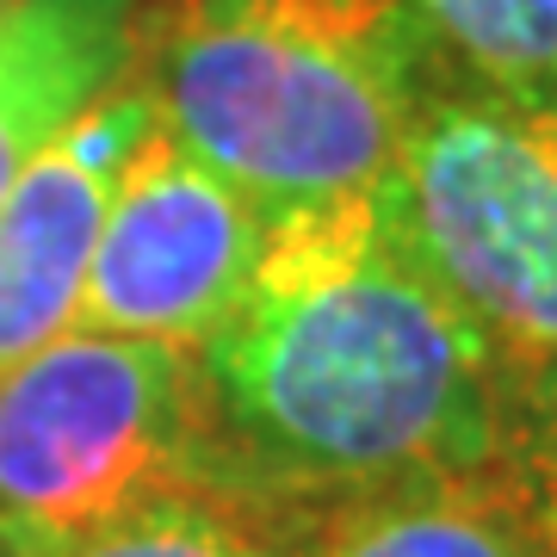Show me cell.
Wrapping results in <instances>:
<instances>
[{"label": "cell", "instance_id": "cell-1", "mask_svg": "<svg viewBox=\"0 0 557 557\" xmlns=\"http://www.w3.org/2000/svg\"><path fill=\"white\" fill-rule=\"evenodd\" d=\"M205 490L322 533L359 502L483 465L496 347L347 193L267 223L236 310L193 354Z\"/></svg>", "mask_w": 557, "mask_h": 557}, {"label": "cell", "instance_id": "cell-2", "mask_svg": "<svg viewBox=\"0 0 557 557\" xmlns=\"http://www.w3.org/2000/svg\"><path fill=\"white\" fill-rule=\"evenodd\" d=\"M458 75L416 0H156L137 57L161 131L267 218L372 193Z\"/></svg>", "mask_w": 557, "mask_h": 557}, {"label": "cell", "instance_id": "cell-3", "mask_svg": "<svg viewBox=\"0 0 557 557\" xmlns=\"http://www.w3.org/2000/svg\"><path fill=\"white\" fill-rule=\"evenodd\" d=\"M180 490H205L193 354L69 329L0 372V557H57Z\"/></svg>", "mask_w": 557, "mask_h": 557}, {"label": "cell", "instance_id": "cell-4", "mask_svg": "<svg viewBox=\"0 0 557 557\" xmlns=\"http://www.w3.org/2000/svg\"><path fill=\"white\" fill-rule=\"evenodd\" d=\"M372 193L391 242L496 359H557V100L446 81Z\"/></svg>", "mask_w": 557, "mask_h": 557}, {"label": "cell", "instance_id": "cell-5", "mask_svg": "<svg viewBox=\"0 0 557 557\" xmlns=\"http://www.w3.org/2000/svg\"><path fill=\"white\" fill-rule=\"evenodd\" d=\"M267 223L273 218L248 193L156 131L106 205L69 329L199 354L236 310Z\"/></svg>", "mask_w": 557, "mask_h": 557}, {"label": "cell", "instance_id": "cell-6", "mask_svg": "<svg viewBox=\"0 0 557 557\" xmlns=\"http://www.w3.org/2000/svg\"><path fill=\"white\" fill-rule=\"evenodd\" d=\"M156 131V100L131 69L119 87H106L87 112L62 124L7 186L0 199V372L13 359L38 354L44 341L69 335L106 205L119 193L131 156Z\"/></svg>", "mask_w": 557, "mask_h": 557}, {"label": "cell", "instance_id": "cell-7", "mask_svg": "<svg viewBox=\"0 0 557 557\" xmlns=\"http://www.w3.org/2000/svg\"><path fill=\"white\" fill-rule=\"evenodd\" d=\"M149 13L156 0H13L0 13V199L62 124L137 69Z\"/></svg>", "mask_w": 557, "mask_h": 557}, {"label": "cell", "instance_id": "cell-8", "mask_svg": "<svg viewBox=\"0 0 557 557\" xmlns=\"http://www.w3.org/2000/svg\"><path fill=\"white\" fill-rule=\"evenodd\" d=\"M533 557H557V359H502L490 446L471 471Z\"/></svg>", "mask_w": 557, "mask_h": 557}, {"label": "cell", "instance_id": "cell-9", "mask_svg": "<svg viewBox=\"0 0 557 557\" xmlns=\"http://www.w3.org/2000/svg\"><path fill=\"white\" fill-rule=\"evenodd\" d=\"M310 557H533L471 478L359 502L310 539Z\"/></svg>", "mask_w": 557, "mask_h": 557}, {"label": "cell", "instance_id": "cell-10", "mask_svg": "<svg viewBox=\"0 0 557 557\" xmlns=\"http://www.w3.org/2000/svg\"><path fill=\"white\" fill-rule=\"evenodd\" d=\"M310 539L317 533L255 515L211 490H180L57 557H310Z\"/></svg>", "mask_w": 557, "mask_h": 557}, {"label": "cell", "instance_id": "cell-11", "mask_svg": "<svg viewBox=\"0 0 557 557\" xmlns=\"http://www.w3.org/2000/svg\"><path fill=\"white\" fill-rule=\"evenodd\" d=\"M416 7L478 81L520 100H557V0H416Z\"/></svg>", "mask_w": 557, "mask_h": 557}, {"label": "cell", "instance_id": "cell-12", "mask_svg": "<svg viewBox=\"0 0 557 557\" xmlns=\"http://www.w3.org/2000/svg\"><path fill=\"white\" fill-rule=\"evenodd\" d=\"M7 7H13V0H0V13H7Z\"/></svg>", "mask_w": 557, "mask_h": 557}]
</instances>
